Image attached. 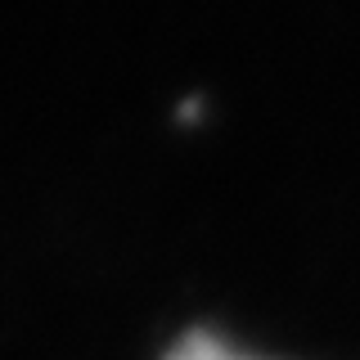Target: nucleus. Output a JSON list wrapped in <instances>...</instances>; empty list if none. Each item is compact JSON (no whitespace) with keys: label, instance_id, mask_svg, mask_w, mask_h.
<instances>
[{"label":"nucleus","instance_id":"1","mask_svg":"<svg viewBox=\"0 0 360 360\" xmlns=\"http://www.w3.org/2000/svg\"><path fill=\"white\" fill-rule=\"evenodd\" d=\"M167 360H262V356H248V352H234L221 333H207V329H194L185 333L180 342L172 347Z\"/></svg>","mask_w":360,"mask_h":360}]
</instances>
